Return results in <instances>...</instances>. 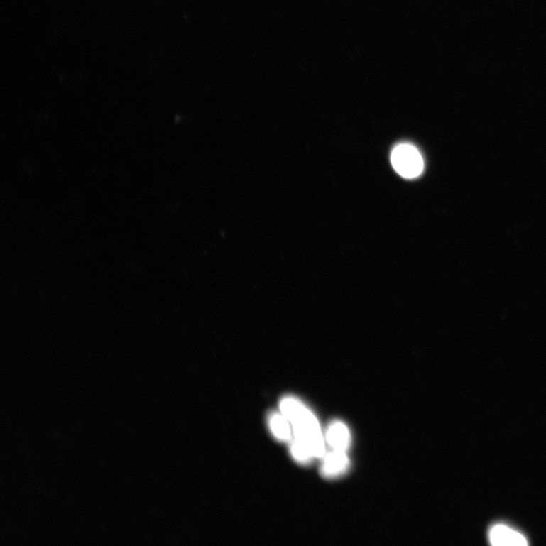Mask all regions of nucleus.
I'll list each match as a JSON object with an SVG mask.
<instances>
[{
    "label": "nucleus",
    "instance_id": "39448f33",
    "mask_svg": "<svg viewBox=\"0 0 546 546\" xmlns=\"http://www.w3.org/2000/svg\"><path fill=\"white\" fill-rule=\"evenodd\" d=\"M490 542L496 546H523L528 545L527 539L520 533L503 525L490 530Z\"/></svg>",
    "mask_w": 546,
    "mask_h": 546
},
{
    "label": "nucleus",
    "instance_id": "f257e3e1",
    "mask_svg": "<svg viewBox=\"0 0 546 546\" xmlns=\"http://www.w3.org/2000/svg\"><path fill=\"white\" fill-rule=\"evenodd\" d=\"M280 409L291 422L293 439L303 444L315 459L322 458L326 453L325 441L313 412L293 396L284 397L280 400Z\"/></svg>",
    "mask_w": 546,
    "mask_h": 546
},
{
    "label": "nucleus",
    "instance_id": "7ed1b4c3",
    "mask_svg": "<svg viewBox=\"0 0 546 546\" xmlns=\"http://www.w3.org/2000/svg\"><path fill=\"white\" fill-rule=\"evenodd\" d=\"M322 458L320 473L323 477L337 478L349 469L350 460L346 452L332 450Z\"/></svg>",
    "mask_w": 546,
    "mask_h": 546
},
{
    "label": "nucleus",
    "instance_id": "20e7f679",
    "mask_svg": "<svg viewBox=\"0 0 546 546\" xmlns=\"http://www.w3.org/2000/svg\"><path fill=\"white\" fill-rule=\"evenodd\" d=\"M326 440L332 450L347 452L351 443L350 430L343 422L333 421L327 430Z\"/></svg>",
    "mask_w": 546,
    "mask_h": 546
},
{
    "label": "nucleus",
    "instance_id": "0eeeda50",
    "mask_svg": "<svg viewBox=\"0 0 546 546\" xmlns=\"http://www.w3.org/2000/svg\"><path fill=\"white\" fill-rule=\"evenodd\" d=\"M290 452L293 458L300 464H309L315 459L313 454L303 444L294 439L290 442Z\"/></svg>",
    "mask_w": 546,
    "mask_h": 546
},
{
    "label": "nucleus",
    "instance_id": "423d86ee",
    "mask_svg": "<svg viewBox=\"0 0 546 546\" xmlns=\"http://www.w3.org/2000/svg\"><path fill=\"white\" fill-rule=\"evenodd\" d=\"M268 425L273 436L282 442H290L294 438L291 422L282 412H272L268 417Z\"/></svg>",
    "mask_w": 546,
    "mask_h": 546
},
{
    "label": "nucleus",
    "instance_id": "f03ea898",
    "mask_svg": "<svg viewBox=\"0 0 546 546\" xmlns=\"http://www.w3.org/2000/svg\"><path fill=\"white\" fill-rule=\"evenodd\" d=\"M391 160L395 170L404 178L417 177L423 170L420 153L410 144L398 145L392 153Z\"/></svg>",
    "mask_w": 546,
    "mask_h": 546
}]
</instances>
